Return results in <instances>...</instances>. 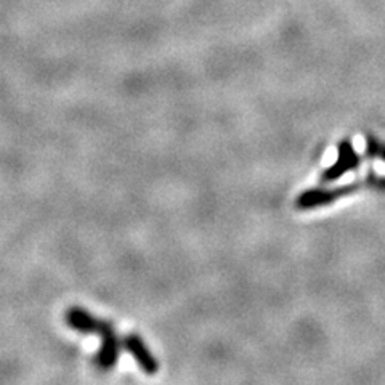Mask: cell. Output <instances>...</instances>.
<instances>
[{
	"label": "cell",
	"mask_w": 385,
	"mask_h": 385,
	"mask_svg": "<svg viewBox=\"0 0 385 385\" xmlns=\"http://www.w3.org/2000/svg\"><path fill=\"white\" fill-rule=\"evenodd\" d=\"M96 336L101 337V347L100 351L95 356V364L101 371L113 369L118 363L119 351H120V341L116 334L113 324L108 321H101Z\"/></svg>",
	"instance_id": "1"
},
{
	"label": "cell",
	"mask_w": 385,
	"mask_h": 385,
	"mask_svg": "<svg viewBox=\"0 0 385 385\" xmlns=\"http://www.w3.org/2000/svg\"><path fill=\"white\" fill-rule=\"evenodd\" d=\"M360 162V156L355 152L354 145H351L350 140H342L341 145H338V159L336 164L329 167L328 170H324L321 175L323 182L328 183L334 182V180H338L344 174L356 169Z\"/></svg>",
	"instance_id": "2"
},
{
	"label": "cell",
	"mask_w": 385,
	"mask_h": 385,
	"mask_svg": "<svg viewBox=\"0 0 385 385\" xmlns=\"http://www.w3.org/2000/svg\"><path fill=\"white\" fill-rule=\"evenodd\" d=\"M122 345L127 351H131V355L135 358L137 364L145 371L148 375H155L159 371V363L155 358V355L148 350L145 342L142 337H138L137 334H127L122 338Z\"/></svg>",
	"instance_id": "3"
},
{
	"label": "cell",
	"mask_w": 385,
	"mask_h": 385,
	"mask_svg": "<svg viewBox=\"0 0 385 385\" xmlns=\"http://www.w3.org/2000/svg\"><path fill=\"white\" fill-rule=\"evenodd\" d=\"M66 323L68 326L74 329V331L82 332V334H96L100 328L101 319L95 318L94 315H90L85 310L79 308V307H72L68 310L66 313Z\"/></svg>",
	"instance_id": "4"
}]
</instances>
